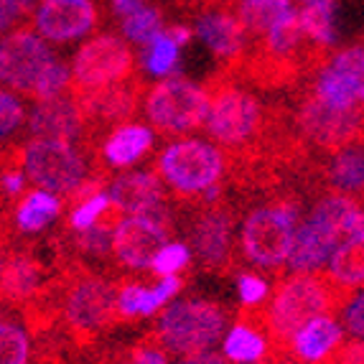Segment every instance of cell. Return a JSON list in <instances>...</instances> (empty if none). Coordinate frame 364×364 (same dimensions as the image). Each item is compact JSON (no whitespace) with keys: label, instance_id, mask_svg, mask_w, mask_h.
Returning a JSON list of instances; mask_svg holds the SVG:
<instances>
[{"label":"cell","instance_id":"b9f144b4","mask_svg":"<svg viewBox=\"0 0 364 364\" xmlns=\"http://www.w3.org/2000/svg\"><path fill=\"white\" fill-rule=\"evenodd\" d=\"M166 33H168V36L173 38L178 46H183V43L191 41V36H194L196 31L188 28V26H183V23H173V26H168V28H166Z\"/></svg>","mask_w":364,"mask_h":364},{"label":"cell","instance_id":"30bf717a","mask_svg":"<svg viewBox=\"0 0 364 364\" xmlns=\"http://www.w3.org/2000/svg\"><path fill=\"white\" fill-rule=\"evenodd\" d=\"M102 164L92 158L82 146L64 140L26 138V176L36 188L67 196L72 188L90 176L95 166Z\"/></svg>","mask_w":364,"mask_h":364},{"label":"cell","instance_id":"7402d4cb","mask_svg":"<svg viewBox=\"0 0 364 364\" xmlns=\"http://www.w3.org/2000/svg\"><path fill=\"white\" fill-rule=\"evenodd\" d=\"M323 186L326 191L364 199V143L336 156H323Z\"/></svg>","mask_w":364,"mask_h":364},{"label":"cell","instance_id":"f1b7e54d","mask_svg":"<svg viewBox=\"0 0 364 364\" xmlns=\"http://www.w3.org/2000/svg\"><path fill=\"white\" fill-rule=\"evenodd\" d=\"M301 21L311 41L334 49L336 31H334V6H306L301 8Z\"/></svg>","mask_w":364,"mask_h":364},{"label":"cell","instance_id":"7bdbcfd3","mask_svg":"<svg viewBox=\"0 0 364 364\" xmlns=\"http://www.w3.org/2000/svg\"><path fill=\"white\" fill-rule=\"evenodd\" d=\"M181 364H227V357H219V354L212 352H201L196 357H186Z\"/></svg>","mask_w":364,"mask_h":364},{"label":"cell","instance_id":"44dd1931","mask_svg":"<svg viewBox=\"0 0 364 364\" xmlns=\"http://www.w3.org/2000/svg\"><path fill=\"white\" fill-rule=\"evenodd\" d=\"M341 247V242L331 240L328 235H323L314 222L304 219L298 227L296 245L291 250V257L286 262L288 273H311V270H321L334 252Z\"/></svg>","mask_w":364,"mask_h":364},{"label":"cell","instance_id":"ab89813d","mask_svg":"<svg viewBox=\"0 0 364 364\" xmlns=\"http://www.w3.org/2000/svg\"><path fill=\"white\" fill-rule=\"evenodd\" d=\"M237 0H173V6L183 13H191V16H199V13H207L212 8H222V6H232L235 8Z\"/></svg>","mask_w":364,"mask_h":364},{"label":"cell","instance_id":"6da1fadb","mask_svg":"<svg viewBox=\"0 0 364 364\" xmlns=\"http://www.w3.org/2000/svg\"><path fill=\"white\" fill-rule=\"evenodd\" d=\"M61 270V331L74 352H97V344L120 318V278L112 270H95L79 260L56 255Z\"/></svg>","mask_w":364,"mask_h":364},{"label":"cell","instance_id":"ac0fdd59","mask_svg":"<svg viewBox=\"0 0 364 364\" xmlns=\"http://www.w3.org/2000/svg\"><path fill=\"white\" fill-rule=\"evenodd\" d=\"M64 212V201L56 199L51 191L28 188L13 209H3V240L13 235H36L46 230L59 214Z\"/></svg>","mask_w":364,"mask_h":364},{"label":"cell","instance_id":"603a6c76","mask_svg":"<svg viewBox=\"0 0 364 364\" xmlns=\"http://www.w3.org/2000/svg\"><path fill=\"white\" fill-rule=\"evenodd\" d=\"M151 148L153 130L146 128V125H138V122H128V125H120L107 135V140L102 143V151H100V158L109 168H128L146 156Z\"/></svg>","mask_w":364,"mask_h":364},{"label":"cell","instance_id":"d6986e66","mask_svg":"<svg viewBox=\"0 0 364 364\" xmlns=\"http://www.w3.org/2000/svg\"><path fill=\"white\" fill-rule=\"evenodd\" d=\"M341 344L344 326L336 323L334 316H318L293 336L291 354L301 364H326Z\"/></svg>","mask_w":364,"mask_h":364},{"label":"cell","instance_id":"60d3db41","mask_svg":"<svg viewBox=\"0 0 364 364\" xmlns=\"http://www.w3.org/2000/svg\"><path fill=\"white\" fill-rule=\"evenodd\" d=\"M143 6H146V0H112V11H115V16H120V18L133 16V13L140 11Z\"/></svg>","mask_w":364,"mask_h":364},{"label":"cell","instance_id":"5b68a950","mask_svg":"<svg viewBox=\"0 0 364 364\" xmlns=\"http://www.w3.org/2000/svg\"><path fill=\"white\" fill-rule=\"evenodd\" d=\"M212 97L207 130L230 156H250L260 148L270 120V102H262L252 87L217 72L207 85Z\"/></svg>","mask_w":364,"mask_h":364},{"label":"cell","instance_id":"836d02e7","mask_svg":"<svg viewBox=\"0 0 364 364\" xmlns=\"http://www.w3.org/2000/svg\"><path fill=\"white\" fill-rule=\"evenodd\" d=\"M36 11V0H3V36L21 26L33 23Z\"/></svg>","mask_w":364,"mask_h":364},{"label":"cell","instance_id":"3957f363","mask_svg":"<svg viewBox=\"0 0 364 364\" xmlns=\"http://www.w3.org/2000/svg\"><path fill=\"white\" fill-rule=\"evenodd\" d=\"M309 201L301 186H280L270 194L257 196V204L247 209L240 227V255L250 267L267 270L275 278H283L288 257L296 245L298 219Z\"/></svg>","mask_w":364,"mask_h":364},{"label":"cell","instance_id":"f546056e","mask_svg":"<svg viewBox=\"0 0 364 364\" xmlns=\"http://www.w3.org/2000/svg\"><path fill=\"white\" fill-rule=\"evenodd\" d=\"M151 288H146V283L138 278H120V318L122 323H133L138 318L146 316V304Z\"/></svg>","mask_w":364,"mask_h":364},{"label":"cell","instance_id":"d4e9b609","mask_svg":"<svg viewBox=\"0 0 364 364\" xmlns=\"http://www.w3.org/2000/svg\"><path fill=\"white\" fill-rule=\"evenodd\" d=\"M122 36L128 38L135 46H151L161 33H166V21L164 11L158 6H143L140 11H135L133 16H125L120 18Z\"/></svg>","mask_w":364,"mask_h":364},{"label":"cell","instance_id":"d590c367","mask_svg":"<svg viewBox=\"0 0 364 364\" xmlns=\"http://www.w3.org/2000/svg\"><path fill=\"white\" fill-rule=\"evenodd\" d=\"M0 130H3V140H11L13 130L21 128V122H23V105L21 100L13 95L11 90L3 92V97H0Z\"/></svg>","mask_w":364,"mask_h":364},{"label":"cell","instance_id":"7c38bea8","mask_svg":"<svg viewBox=\"0 0 364 364\" xmlns=\"http://www.w3.org/2000/svg\"><path fill=\"white\" fill-rule=\"evenodd\" d=\"M59 278V262L43 260L36 242H23L21 237L3 242V306L23 309L49 291Z\"/></svg>","mask_w":364,"mask_h":364},{"label":"cell","instance_id":"f6af8a7d","mask_svg":"<svg viewBox=\"0 0 364 364\" xmlns=\"http://www.w3.org/2000/svg\"><path fill=\"white\" fill-rule=\"evenodd\" d=\"M301 6H336V0H296Z\"/></svg>","mask_w":364,"mask_h":364},{"label":"cell","instance_id":"1f68e13d","mask_svg":"<svg viewBox=\"0 0 364 364\" xmlns=\"http://www.w3.org/2000/svg\"><path fill=\"white\" fill-rule=\"evenodd\" d=\"M188 265H191V250L183 242H168L156 255L151 273L156 278H166V275H178L181 270H188Z\"/></svg>","mask_w":364,"mask_h":364},{"label":"cell","instance_id":"4dcf8cb0","mask_svg":"<svg viewBox=\"0 0 364 364\" xmlns=\"http://www.w3.org/2000/svg\"><path fill=\"white\" fill-rule=\"evenodd\" d=\"M178 61V43L168 36V33H161L156 41L148 46V54H146V67L151 74H158V77H164V74L173 72Z\"/></svg>","mask_w":364,"mask_h":364},{"label":"cell","instance_id":"8fae6325","mask_svg":"<svg viewBox=\"0 0 364 364\" xmlns=\"http://www.w3.org/2000/svg\"><path fill=\"white\" fill-rule=\"evenodd\" d=\"M133 74H138V61H135L133 49L120 36L102 33V36L87 41L74 54L69 95L85 97V95L105 90L109 85L125 82Z\"/></svg>","mask_w":364,"mask_h":364},{"label":"cell","instance_id":"484cf974","mask_svg":"<svg viewBox=\"0 0 364 364\" xmlns=\"http://www.w3.org/2000/svg\"><path fill=\"white\" fill-rule=\"evenodd\" d=\"M331 275L349 288L364 286V237L346 240L331 257Z\"/></svg>","mask_w":364,"mask_h":364},{"label":"cell","instance_id":"9a60e30c","mask_svg":"<svg viewBox=\"0 0 364 364\" xmlns=\"http://www.w3.org/2000/svg\"><path fill=\"white\" fill-rule=\"evenodd\" d=\"M171 240H173V232L156 225L151 219L140 217V214H133L115 232V240H112V260H115V265L125 267V270H133V273H140L146 267L151 270L156 255Z\"/></svg>","mask_w":364,"mask_h":364},{"label":"cell","instance_id":"ba28073f","mask_svg":"<svg viewBox=\"0 0 364 364\" xmlns=\"http://www.w3.org/2000/svg\"><path fill=\"white\" fill-rule=\"evenodd\" d=\"M230 321L232 311L225 304L209 298H183L161 311L151 331L168 354L196 357L209 352V346L225 336Z\"/></svg>","mask_w":364,"mask_h":364},{"label":"cell","instance_id":"ee69618b","mask_svg":"<svg viewBox=\"0 0 364 364\" xmlns=\"http://www.w3.org/2000/svg\"><path fill=\"white\" fill-rule=\"evenodd\" d=\"M262 364H301L296 357H293L291 352H280V354H275V352H270L267 354V359Z\"/></svg>","mask_w":364,"mask_h":364},{"label":"cell","instance_id":"277c9868","mask_svg":"<svg viewBox=\"0 0 364 364\" xmlns=\"http://www.w3.org/2000/svg\"><path fill=\"white\" fill-rule=\"evenodd\" d=\"M176 214L196 265L222 278L235 273L240 265V242H235L240 204L230 196V188L194 204H176Z\"/></svg>","mask_w":364,"mask_h":364},{"label":"cell","instance_id":"5bb4252c","mask_svg":"<svg viewBox=\"0 0 364 364\" xmlns=\"http://www.w3.org/2000/svg\"><path fill=\"white\" fill-rule=\"evenodd\" d=\"M194 31L199 33L201 41L209 46L214 59H217V72L232 74L237 69V64L242 61V56L247 54L250 36L232 6L212 8L207 13H199Z\"/></svg>","mask_w":364,"mask_h":364},{"label":"cell","instance_id":"4316f807","mask_svg":"<svg viewBox=\"0 0 364 364\" xmlns=\"http://www.w3.org/2000/svg\"><path fill=\"white\" fill-rule=\"evenodd\" d=\"M328 64L352 85V90L357 92V97L364 102V36L359 38V43H354V46L334 51V56L328 59Z\"/></svg>","mask_w":364,"mask_h":364},{"label":"cell","instance_id":"8d00e7d4","mask_svg":"<svg viewBox=\"0 0 364 364\" xmlns=\"http://www.w3.org/2000/svg\"><path fill=\"white\" fill-rule=\"evenodd\" d=\"M237 286H240V301H242L245 306L262 304L267 296V288H270L267 286V280L255 273H242L240 280H237Z\"/></svg>","mask_w":364,"mask_h":364},{"label":"cell","instance_id":"7a4b0ae2","mask_svg":"<svg viewBox=\"0 0 364 364\" xmlns=\"http://www.w3.org/2000/svg\"><path fill=\"white\" fill-rule=\"evenodd\" d=\"M354 298V288L344 286L331 270L291 273L280 278L265 304L267 344L270 352H291L293 336L318 316H336Z\"/></svg>","mask_w":364,"mask_h":364},{"label":"cell","instance_id":"4fadbf2b","mask_svg":"<svg viewBox=\"0 0 364 364\" xmlns=\"http://www.w3.org/2000/svg\"><path fill=\"white\" fill-rule=\"evenodd\" d=\"M54 54L49 43L33 28V23L21 26L3 36V51H0V77L6 90H13L31 100L36 90L38 77L49 67Z\"/></svg>","mask_w":364,"mask_h":364},{"label":"cell","instance_id":"e0dca14e","mask_svg":"<svg viewBox=\"0 0 364 364\" xmlns=\"http://www.w3.org/2000/svg\"><path fill=\"white\" fill-rule=\"evenodd\" d=\"M28 138L43 140H64L74 146L85 148L87 143V115L79 107V102L72 95H61L56 100L38 102L31 109L28 125H26Z\"/></svg>","mask_w":364,"mask_h":364},{"label":"cell","instance_id":"74e56055","mask_svg":"<svg viewBox=\"0 0 364 364\" xmlns=\"http://www.w3.org/2000/svg\"><path fill=\"white\" fill-rule=\"evenodd\" d=\"M341 326H344L346 334L364 339V291L346 304V309L341 311Z\"/></svg>","mask_w":364,"mask_h":364},{"label":"cell","instance_id":"83f0119b","mask_svg":"<svg viewBox=\"0 0 364 364\" xmlns=\"http://www.w3.org/2000/svg\"><path fill=\"white\" fill-rule=\"evenodd\" d=\"M0 344H3L0 364H28V339L23 323L18 318H11V311H6L0 323Z\"/></svg>","mask_w":364,"mask_h":364},{"label":"cell","instance_id":"cb8c5ba5","mask_svg":"<svg viewBox=\"0 0 364 364\" xmlns=\"http://www.w3.org/2000/svg\"><path fill=\"white\" fill-rule=\"evenodd\" d=\"M235 13L242 21L250 41H260L291 16L293 0H237Z\"/></svg>","mask_w":364,"mask_h":364},{"label":"cell","instance_id":"2e32d148","mask_svg":"<svg viewBox=\"0 0 364 364\" xmlns=\"http://www.w3.org/2000/svg\"><path fill=\"white\" fill-rule=\"evenodd\" d=\"M100 8L95 0H41L33 18V28L46 41L69 43L79 36H87L102 23Z\"/></svg>","mask_w":364,"mask_h":364},{"label":"cell","instance_id":"f35d334b","mask_svg":"<svg viewBox=\"0 0 364 364\" xmlns=\"http://www.w3.org/2000/svg\"><path fill=\"white\" fill-rule=\"evenodd\" d=\"M326 364H364V339L344 341Z\"/></svg>","mask_w":364,"mask_h":364},{"label":"cell","instance_id":"52a82bcc","mask_svg":"<svg viewBox=\"0 0 364 364\" xmlns=\"http://www.w3.org/2000/svg\"><path fill=\"white\" fill-rule=\"evenodd\" d=\"M291 109L298 133L318 156H336L364 143V105L336 107L316 95L309 79L291 92Z\"/></svg>","mask_w":364,"mask_h":364},{"label":"cell","instance_id":"d6a6232c","mask_svg":"<svg viewBox=\"0 0 364 364\" xmlns=\"http://www.w3.org/2000/svg\"><path fill=\"white\" fill-rule=\"evenodd\" d=\"M128 357L133 364H168L171 354L161 346L153 331H146L133 346H128Z\"/></svg>","mask_w":364,"mask_h":364},{"label":"cell","instance_id":"ffe728a7","mask_svg":"<svg viewBox=\"0 0 364 364\" xmlns=\"http://www.w3.org/2000/svg\"><path fill=\"white\" fill-rule=\"evenodd\" d=\"M109 196L128 214H140L158 201H166V183L153 168L133 171L109 183Z\"/></svg>","mask_w":364,"mask_h":364},{"label":"cell","instance_id":"e575fe53","mask_svg":"<svg viewBox=\"0 0 364 364\" xmlns=\"http://www.w3.org/2000/svg\"><path fill=\"white\" fill-rule=\"evenodd\" d=\"M107 204H109V196H105V194L90 199L87 204H82V207H77L74 212H69L64 230H90V227H95Z\"/></svg>","mask_w":364,"mask_h":364},{"label":"cell","instance_id":"8992f818","mask_svg":"<svg viewBox=\"0 0 364 364\" xmlns=\"http://www.w3.org/2000/svg\"><path fill=\"white\" fill-rule=\"evenodd\" d=\"M176 204H194L222 194L230 176V153L201 138H176L151 166Z\"/></svg>","mask_w":364,"mask_h":364},{"label":"cell","instance_id":"9c48e42d","mask_svg":"<svg viewBox=\"0 0 364 364\" xmlns=\"http://www.w3.org/2000/svg\"><path fill=\"white\" fill-rule=\"evenodd\" d=\"M151 128L164 138H181L186 133L207 128L212 97L207 87H199L183 77H168L156 82L143 100Z\"/></svg>","mask_w":364,"mask_h":364}]
</instances>
